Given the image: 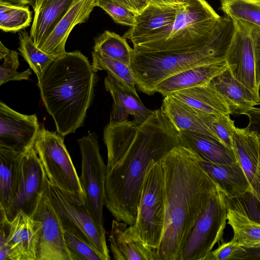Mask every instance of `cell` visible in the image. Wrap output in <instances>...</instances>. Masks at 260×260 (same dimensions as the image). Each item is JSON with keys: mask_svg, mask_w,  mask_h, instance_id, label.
Returning <instances> with one entry per match:
<instances>
[{"mask_svg": "<svg viewBox=\"0 0 260 260\" xmlns=\"http://www.w3.org/2000/svg\"><path fill=\"white\" fill-rule=\"evenodd\" d=\"M179 132L161 110L141 124L128 119L109 122L104 129L107 150L105 206L128 225L136 220L150 164L160 160L179 144Z\"/></svg>", "mask_w": 260, "mask_h": 260, "instance_id": "cell-1", "label": "cell"}, {"mask_svg": "<svg viewBox=\"0 0 260 260\" xmlns=\"http://www.w3.org/2000/svg\"><path fill=\"white\" fill-rule=\"evenodd\" d=\"M166 213L160 260H178L181 246L218 187L200 167L197 154L179 145L161 160Z\"/></svg>", "mask_w": 260, "mask_h": 260, "instance_id": "cell-2", "label": "cell"}, {"mask_svg": "<svg viewBox=\"0 0 260 260\" xmlns=\"http://www.w3.org/2000/svg\"><path fill=\"white\" fill-rule=\"evenodd\" d=\"M96 82L88 58L77 50L54 58L38 78L42 101L59 135L64 137L83 125Z\"/></svg>", "mask_w": 260, "mask_h": 260, "instance_id": "cell-3", "label": "cell"}, {"mask_svg": "<svg viewBox=\"0 0 260 260\" xmlns=\"http://www.w3.org/2000/svg\"><path fill=\"white\" fill-rule=\"evenodd\" d=\"M233 20L221 17L215 28L200 41L151 51H133L131 68L141 92L153 95L162 80L187 69L225 60L235 32Z\"/></svg>", "mask_w": 260, "mask_h": 260, "instance_id": "cell-4", "label": "cell"}, {"mask_svg": "<svg viewBox=\"0 0 260 260\" xmlns=\"http://www.w3.org/2000/svg\"><path fill=\"white\" fill-rule=\"evenodd\" d=\"M220 18L206 1L192 0L181 5L172 24L132 43L134 46L148 42L158 47L196 43L212 32Z\"/></svg>", "mask_w": 260, "mask_h": 260, "instance_id": "cell-5", "label": "cell"}, {"mask_svg": "<svg viewBox=\"0 0 260 260\" xmlns=\"http://www.w3.org/2000/svg\"><path fill=\"white\" fill-rule=\"evenodd\" d=\"M165 213L163 169L160 160L152 161L144 181L136 222L128 226L148 248L158 253L164 234Z\"/></svg>", "mask_w": 260, "mask_h": 260, "instance_id": "cell-6", "label": "cell"}, {"mask_svg": "<svg viewBox=\"0 0 260 260\" xmlns=\"http://www.w3.org/2000/svg\"><path fill=\"white\" fill-rule=\"evenodd\" d=\"M34 148L49 183L75 202L85 203L79 177L64 143V137L41 128Z\"/></svg>", "mask_w": 260, "mask_h": 260, "instance_id": "cell-7", "label": "cell"}, {"mask_svg": "<svg viewBox=\"0 0 260 260\" xmlns=\"http://www.w3.org/2000/svg\"><path fill=\"white\" fill-rule=\"evenodd\" d=\"M229 207L228 199L218 188L184 240L178 260H207L215 244L223 239Z\"/></svg>", "mask_w": 260, "mask_h": 260, "instance_id": "cell-8", "label": "cell"}, {"mask_svg": "<svg viewBox=\"0 0 260 260\" xmlns=\"http://www.w3.org/2000/svg\"><path fill=\"white\" fill-rule=\"evenodd\" d=\"M233 149L249 182L252 194L229 200L230 206L260 222V154L258 136L247 127H236Z\"/></svg>", "mask_w": 260, "mask_h": 260, "instance_id": "cell-9", "label": "cell"}, {"mask_svg": "<svg viewBox=\"0 0 260 260\" xmlns=\"http://www.w3.org/2000/svg\"><path fill=\"white\" fill-rule=\"evenodd\" d=\"M77 142L82 159L79 180L85 204L97 222L104 225L106 165L100 152L98 137L94 133H89Z\"/></svg>", "mask_w": 260, "mask_h": 260, "instance_id": "cell-10", "label": "cell"}, {"mask_svg": "<svg viewBox=\"0 0 260 260\" xmlns=\"http://www.w3.org/2000/svg\"><path fill=\"white\" fill-rule=\"evenodd\" d=\"M46 190L58 213L63 226L79 235L92 245L104 260L110 259L104 225L98 223L85 203H78L69 198L49 183Z\"/></svg>", "mask_w": 260, "mask_h": 260, "instance_id": "cell-11", "label": "cell"}, {"mask_svg": "<svg viewBox=\"0 0 260 260\" xmlns=\"http://www.w3.org/2000/svg\"><path fill=\"white\" fill-rule=\"evenodd\" d=\"M30 216L38 221L40 227L38 260H71L62 221L46 188Z\"/></svg>", "mask_w": 260, "mask_h": 260, "instance_id": "cell-12", "label": "cell"}, {"mask_svg": "<svg viewBox=\"0 0 260 260\" xmlns=\"http://www.w3.org/2000/svg\"><path fill=\"white\" fill-rule=\"evenodd\" d=\"M48 182L34 146L31 147L20 157L16 196L8 219L11 220L19 211L31 216Z\"/></svg>", "mask_w": 260, "mask_h": 260, "instance_id": "cell-13", "label": "cell"}, {"mask_svg": "<svg viewBox=\"0 0 260 260\" xmlns=\"http://www.w3.org/2000/svg\"><path fill=\"white\" fill-rule=\"evenodd\" d=\"M233 20L235 32L225 60L233 76L248 88L260 102L259 88L255 79L252 38L254 26L242 21Z\"/></svg>", "mask_w": 260, "mask_h": 260, "instance_id": "cell-14", "label": "cell"}, {"mask_svg": "<svg viewBox=\"0 0 260 260\" xmlns=\"http://www.w3.org/2000/svg\"><path fill=\"white\" fill-rule=\"evenodd\" d=\"M39 224L19 211L9 221L5 245L0 247V260H38Z\"/></svg>", "mask_w": 260, "mask_h": 260, "instance_id": "cell-15", "label": "cell"}, {"mask_svg": "<svg viewBox=\"0 0 260 260\" xmlns=\"http://www.w3.org/2000/svg\"><path fill=\"white\" fill-rule=\"evenodd\" d=\"M36 114L20 113L0 102V147L23 153L34 146L40 129Z\"/></svg>", "mask_w": 260, "mask_h": 260, "instance_id": "cell-16", "label": "cell"}, {"mask_svg": "<svg viewBox=\"0 0 260 260\" xmlns=\"http://www.w3.org/2000/svg\"><path fill=\"white\" fill-rule=\"evenodd\" d=\"M95 0H76L44 41L40 49L56 58L66 53V43L72 29L88 19Z\"/></svg>", "mask_w": 260, "mask_h": 260, "instance_id": "cell-17", "label": "cell"}, {"mask_svg": "<svg viewBox=\"0 0 260 260\" xmlns=\"http://www.w3.org/2000/svg\"><path fill=\"white\" fill-rule=\"evenodd\" d=\"M104 84L113 102L109 122H121L131 115L140 124L152 114L153 111L144 105L138 94L133 93L108 73L105 78Z\"/></svg>", "mask_w": 260, "mask_h": 260, "instance_id": "cell-18", "label": "cell"}, {"mask_svg": "<svg viewBox=\"0 0 260 260\" xmlns=\"http://www.w3.org/2000/svg\"><path fill=\"white\" fill-rule=\"evenodd\" d=\"M197 155L200 167L228 199L248 197L252 194L249 182L238 161L232 164H219Z\"/></svg>", "mask_w": 260, "mask_h": 260, "instance_id": "cell-19", "label": "cell"}, {"mask_svg": "<svg viewBox=\"0 0 260 260\" xmlns=\"http://www.w3.org/2000/svg\"><path fill=\"white\" fill-rule=\"evenodd\" d=\"M127 224L113 220L109 237L110 248L116 260H160L158 253L148 248Z\"/></svg>", "mask_w": 260, "mask_h": 260, "instance_id": "cell-20", "label": "cell"}, {"mask_svg": "<svg viewBox=\"0 0 260 260\" xmlns=\"http://www.w3.org/2000/svg\"><path fill=\"white\" fill-rule=\"evenodd\" d=\"M208 84L223 99L232 114L243 115L258 105L253 93L233 76L228 67Z\"/></svg>", "mask_w": 260, "mask_h": 260, "instance_id": "cell-21", "label": "cell"}, {"mask_svg": "<svg viewBox=\"0 0 260 260\" xmlns=\"http://www.w3.org/2000/svg\"><path fill=\"white\" fill-rule=\"evenodd\" d=\"M76 1H36L29 36L39 49Z\"/></svg>", "mask_w": 260, "mask_h": 260, "instance_id": "cell-22", "label": "cell"}, {"mask_svg": "<svg viewBox=\"0 0 260 260\" xmlns=\"http://www.w3.org/2000/svg\"><path fill=\"white\" fill-rule=\"evenodd\" d=\"M227 68L225 60L196 66L162 80L154 91L165 96L180 90L207 84Z\"/></svg>", "mask_w": 260, "mask_h": 260, "instance_id": "cell-23", "label": "cell"}, {"mask_svg": "<svg viewBox=\"0 0 260 260\" xmlns=\"http://www.w3.org/2000/svg\"><path fill=\"white\" fill-rule=\"evenodd\" d=\"M181 5L148 4L137 15L135 24L123 37L133 42L170 25L175 20Z\"/></svg>", "mask_w": 260, "mask_h": 260, "instance_id": "cell-24", "label": "cell"}, {"mask_svg": "<svg viewBox=\"0 0 260 260\" xmlns=\"http://www.w3.org/2000/svg\"><path fill=\"white\" fill-rule=\"evenodd\" d=\"M179 144L189 148L200 157L219 164H232L237 161L233 149L208 135L190 131L178 134Z\"/></svg>", "mask_w": 260, "mask_h": 260, "instance_id": "cell-25", "label": "cell"}, {"mask_svg": "<svg viewBox=\"0 0 260 260\" xmlns=\"http://www.w3.org/2000/svg\"><path fill=\"white\" fill-rule=\"evenodd\" d=\"M227 220L233 231V238L248 250L247 259L260 260V222L230 206Z\"/></svg>", "mask_w": 260, "mask_h": 260, "instance_id": "cell-26", "label": "cell"}, {"mask_svg": "<svg viewBox=\"0 0 260 260\" xmlns=\"http://www.w3.org/2000/svg\"><path fill=\"white\" fill-rule=\"evenodd\" d=\"M23 153L0 147V207L9 216L16 196Z\"/></svg>", "mask_w": 260, "mask_h": 260, "instance_id": "cell-27", "label": "cell"}, {"mask_svg": "<svg viewBox=\"0 0 260 260\" xmlns=\"http://www.w3.org/2000/svg\"><path fill=\"white\" fill-rule=\"evenodd\" d=\"M161 110L178 132L190 131L212 137L220 140L200 118L197 110L175 97L164 96Z\"/></svg>", "mask_w": 260, "mask_h": 260, "instance_id": "cell-28", "label": "cell"}, {"mask_svg": "<svg viewBox=\"0 0 260 260\" xmlns=\"http://www.w3.org/2000/svg\"><path fill=\"white\" fill-rule=\"evenodd\" d=\"M194 109L211 114H230L226 103L208 84L170 93Z\"/></svg>", "mask_w": 260, "mask_h": 260, "instance_id": "cell-29", "label": "cell"}, {"mask_svg": "<svg viewBox=\"0 0 260 260\" xmlns=\"http://www.w3.org/2000/svg\"><path fill=\"white\" fill-rule=\"evenodd\" d=\"M93 51L105 55L131 67L133 48L126 38L106 30L94 39Z\"/></svg>", "mask_w": 260, "mask_h": 260, "instance_id": "cell-30", "label": "cell"}, {"mask_svg": "<svg viewBox=\"0 0 260 260\" xmlns=\"http://www.w3.org/2000/svg\"><path fill=\"white\" fill-rule=\"evenodd\" d=\"M91 66L96 72L105 70L121 82L133 93L138 94L137 81L131 67L103 54L92 52Z\"/></svg>", "mask_w": 260, "mask_h": 260, "instance_id": "cell-31", "label": "cell"}, {"mask_svg": "<svg viewBox=\"0 0 260 260\" xmlns=\"http://www.w3.org/2000/svg\"><path fill=\"white\" fill-rule=\"evenodd\" d=\"M31 12L27 5L0 1V28L5 32L19 31L30 25Z\"/></svg>", "mask_w": 260, "mask_h": 260, "instance_id": "cell-32", "label": "cell"}, {"mask_svg": "<svg viewBox=\"0 0 260 260\" xmlns=\"http://www.w3.org/2000/svg\"><path fill=\"white\" fill-rule=\"evenodd\" d=\"M220 9L232 19L260 29V0H221Z\"/></svg>", "mask_w": 260, "mask_h": 260, "instance_id": "cell-33", "label": "cell"}, {"mask_svg": "<svg viewBox=\"0 0 260 260\" xmlns=\"http://www.w3.org/2000/svg\"><path fill=\"white\" fill-rule=\"evenodd\" d=\"M18 50L30 68L38 78L46 67L54 59L39 49L27 31H18Z\"/></svg>", "mask_w": 260, "mask_h": 260, "instance_id": "cell-34", "label": "cell"}, {"mask_svg": "<svg viewBox=\"0 0 260 260\" xmlns=\"http://www.w3.org/2000/svg\"><path fill=\"white\" fill-rule=\"evenodd\" d=\"M197 111L201 119L220 141L233 149V137L236 127L234 121L230 118V114L214 115Z\"/></svg>", "mask_w": 260, "mask_h": 260, "instance_id": "cell-35", "label": "cell"}, {"mask_svg": "<svg viewBox=\"0 0 260 260\" xmlns=\"http://www.w3.org/2000/svg\"><path fill=\"white\" fill-rule=\"evenodd\" d=\"M95 5L117 23L131 27L135 23L137 13L129 0H95Z\"/></svg>", "mask_w": 260, "mask_h": 260, "instance_id": "cell-36", "label": "cell"}, {"mask_svg": "<svg viewBox=\"0 0 260 260\" xmlns=\"http://www.w3.org/2000/svg\"><path fill=\"white\" fill-rule=\"evenodd\" d=\"M63 226L65 243L71 260H104L88 242L73 231Z\"/></svg>", "mask_w": 260, "mask_h": 260, "instance_id": "cell-37", "label": "cell"}, {"mask_svg": "<svg viewBox=\"0 0 260 260\" xmlns=\"http://www.w3.org/2000/svg\"><path fill=\"white\" fill-rule=\"evenodd\" d=\"M3 59L4 62L0 66V85L10 81L29 80L32 74L30 68L22 72L17 71L19 62L16 51L10 50Z\"/></svg>", "mask_w": 260, "mask_h": 260, "instance_id": "cell-38", "label": "cell"}, {"mask_svg": "<svg viewBox=\"0 0 260 260\" xmlns=\"http://www.w3.org/2000/svg\"><path fill=\"white\" fill-rule=\"evenodd\" d=\"M248 250L241 246L233 238L229 242L220 244L212 250L207 260L247 259Z\"/></svg>", "mask_w": 260, "mask_h": 260, "instance_id": "cell-39", "label": "cell"}, {"mask_svg": "<svg viewBox=\"0 0 260 260\" xmlns=\"http://www.w3.org/2000/svg\"><path fill=\"white\" fill-rule=\"evenodd\" d=\"M252 38L256 83L257 87L260 88V29L255 26L252 30Z\"/></svg>", "mask_w": 260, "mask_h": 260, "instance_id": "cell-40", "label": "cell"}, {"mask_svg": "<svg viewBox=\"0 0 260 260\" xmlns=\"http://www.w3.org/2000/svg\"><path fill=\"white\" fill-rule=\"evenodd\" d=\"M249 118L247 127L260 138V108H253L244 113Z\"/></svg>", "mask_w": 260, "mask_h": 260, "instance_id": "cell-41", "label": "cell"}, {"mask_svg": "<svg viewBox=\"0 0 260 260\" xmlns=\"http://www.w3.org/2000/svg\"><path fill=\"white\" fill-rule=\"evenodd\" d=\"M133 6L137 13L141 12L148 4L146 0H129Z\"/></svg>", "mask_w": 260, "mask_h": 260, "instance_id": "cell-42", "label": "cell"}, {"mask_svg": "<svg viewBox=\"0 0 260 260\" xmlns=\"http://www.w3.org/2000/svg\"><path fill=\"white\" fill-rule=\"evenodd\" d=\"M36 0H0V1L8 2L19 5H29L34 7Z\"/></svg>", "mask_w": 260, "mask_h": 260, "instance_id": "cell-43", "label": "cell"}, {"mask_svg": "<svg viewBox=\"0 0 260 260\" xmlns=\"http://www.w3.org/2000/svg\"><path fill=\"white\" fill-rule=\"evenodd\" d=\"M148 4H153L163 5H178L174 0H146ZM181 5V4H180Z\"/></svg>", "mask_w": 260, "mask_h": 260, "instance_id": "cell-44", "label": "cell"}, {"mask_svg": "<svg viewBox=\"0 0 260 260\" xmlns=\"http://www.w3.org/2000/svg\"><path fill=\"white\" fill-rule=\"evenodd\" d=\"M0 44V60H2L10 50L6 48L1 41Z\"/></svg>", "mask_w": 260, "mask_h": 260, "instance_id": "cell-45", "label": "cell"}, {"mask_svg": "<svg viewBox=\"0 0 260 260\" xmlns=\"http://www.w3.org/2000/svg\"><path fill=\"white\" fill-rule=\"evenodd\" d=\"M177 4L184 5L190 2L192 0H174Z\"/></svg>", "mask_w": 260, "mask_h": 260, "instance_id": "cell-46", "label": "cell"}, {"mask_svg": "<svg viewBox=\"0 0 260 260\" xmlns=\"http://www.w3.org/2000/svg\"><path fill=\"white\" fill-rule=\"evenodd\" d=\"M259 154H260V138H259Z\"/></svg>", "mask_w": 260, "mask_h": 260, "instance_id": "cell-47", "label": "cell"}, {"mask_svg": "<svg viewBox=\"0 0 260 260\" xmlns=\"http://www.w3.org/2000/svg\"><path fill=\"white\" fill-rule=\"evenodd\" d=\"M258 105H260V102H259L258 103Z\"/></svg>", "mask_w": 260, "mask_h": 260, "instance_id": "cell-48", "label": "cell"}]
</instances>
